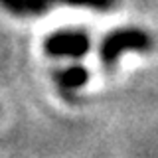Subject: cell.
<instances>
[{
	"mask_svg": "<svg viewBox=\"0 0 158 158\" xmlns=\"http://www.w3.org/2000/svg\"><path fill=\"white\" fill-rule=\"evenodd\" d=\"M152 48H154V40L144 28L123 26L105 34V38L101 40V46H99V57H101L105 69H113L123 53H148L152 52Z\"/></svg>",
	"mask_w": 158,
	"mask_h": 158,
	"instance_id": "1",
	"label": "cell"
},
{
	"mask_svg": "<svg viewBox=\"0 0 158 158\" xmlns=\"http://www.w3.org/2000/svg\"><path fill=\"white\" fill-rule=\"evenodd\" d=\"M91 49V38L83 28H61L44 40V53L49 57L81 59Z\"/></svg>",
	"mask_w": 158,
	"mask_h": 158,
	"instance_id": "2",
	"label": "cell"
},
{
	"mask_svg": "<svg viewBox=\"0 0 158 158\" xmlns=\"http://www.w3.org/2000/svg\"><path fill=\"white\" fill-rule=\"evenodd\" d=\"M53 81L59 87V91L69 95V93L77 91V89L85 87L89 81V69L81 63H73V65L61 67L53 71Z\"/></svg>",
	"mask_w": 158,
	"mask_h": 158,
	"instance_id": "3",
	"label": "cell"
},
{
	"mask_svg": "<svg viewBox=\"0 0 158 158\" xmlns=\"http://www.w3.org/2000/svg\"><path fill=\"white\" fill-rule=\"evenodd\" d=\"M0 6L12 16L30 18V16H42L53 6L52 0H0Z\"/></svg>",
	"mask_w": 158,
	"mask_h": 158,
	"instance_id": "4",
	"label": "cell"
},
{
	"mask_svg": "<svg viewBox=\"0 0 158 158\" xmlns=\"http://www.w3.org/2000/svg\"><path fill=\"white\" fill-rule=\"evenodd\" d=\"M52 4H65V6H73V8H91V10H105L115 8L117 0H52Z\"/></svg>",
	"mask_w": 158,
	"mask_h": 158,
	"instance_id": "5",
	"label": "cell"
}]
</instances>
